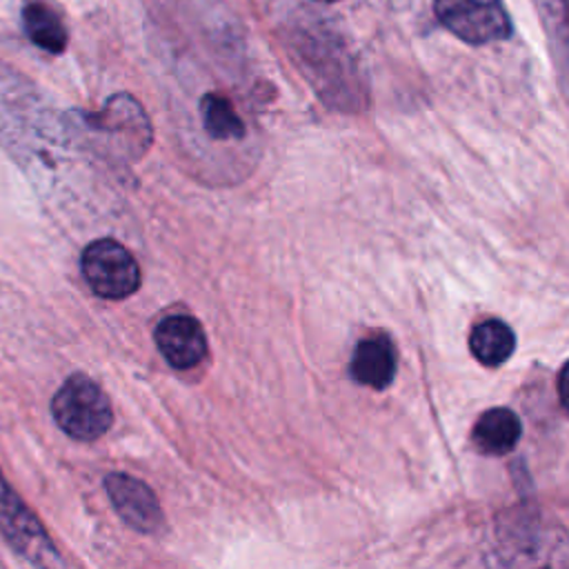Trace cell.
I'll list each match as a JSON object with an SVG mask.
<instances>
[{"instance_id":"1","label":"cell","mask_w":569,"mask_h":569,"mask_svg":"<svg viewBox=\"0 0 569 569\" xmlns=\"http://www.w3.org/2000/svg\"><path fill=\"white\" fill-rule=\"evenodd\" d=\"M56 425L73 440L93 442L113 425V409L102 387L84 373H71L51 398Z\"/></svg>"},{"instance_id":"2","label":"cell","mask_w":569,"mask_h":569,"mask_svg":"<svg viewBox=\"0 0 569 569\" xmlns=\"http://www.w3.org/2000/svg\"><path fill=\"white\" fill-rule=\"evenodd\" d=\"M44 104L36 87L0 60V140L16 156L31 149L44 124Z\"/></svg>"},{"instance_id":"3","label":"cell","mask_w":569,"mask_h":569,"mask_svg":"<svg viewBox=\"0 0 569 569\" xmlns=\"http://www.w3.org/2000/svg\"><path fill=\"white\" fill-rule=\"evenodd\" d=\"M0 533L7 545L33 567H64L53 540L38 520V516L27 507V502L16 493V489L4 480L0 469Z\"/></svg>"},{"instance_id":"4","label":"cell","mask_w":569,"mask_h":569,"mask_svg":"<svg viewBox=\"0 0 569 569\" xmlns=\"http://www.w3.org/2000/svg\"><path fill=\"white\" fill-rule=\"evenodd\" d=\"M438 22L467 44H489L509 40L511 16L502 0H433Z\"/></svg>"},{"instance_id":"5","label":"cell","mask_w":569,"mask_h":569,"mask_svg":"<svg viewBox=\"0 0 569 569\" xmlns=\"http://www.w3.org/2000/svg\"><path fill=\"white\" fill-rule=\"evenodd\" d=\"M80 269L91 291L104 300L129 298L140 287V267L136 258L113 238L89 242L80 256Z\"/></svg>"},{"instance_id":"6","label":"cell","mask_w":569,"mask_h":569,"mask_svg":"<svg viewBox=\"0 0 569 569\" xmlns=\"http://www.w3.org/2000/svg\"><path fill=\"white\" fill-rule=\"evenodd\" d=\"M104 491L118 511V516L138 533H160L164 531L162 507L151 491V487L129 473L113 471L104 476Z\"/></svg>"},{"instance_id":"7","label":"cell","mask_w":569,"mask_h":569,"mask_svg":"<svg viewBox=\"0 0 569 569\" xmlns=\"http://www.w3.org/2000/svg\"><path fill=\"white\" fill-rule=\"evenodd\" d=\"M153 338L173 369H191L207 356V336L193 316L178 313L160 320Z\"/></svg>"},{"instance_id":"8","label":"cell","mask_w":569,"mask_h":569,"mask_svg":"<svg viewBox=\"0 0 569 569\" xmlns=\"http://www.w3.org/2000/svg\"><path fill=\"white\" fill-rule=\"evenodd\" d=\"M80 116L89 129L124 136L133 140V144H138L140 151H144L147 144L151 142L149 118L140 107V102L129 93H116L104 102V107L98 113H80Z\"/></svg>"},{"instance_id":"9","label":"cell","mask_w":569,"mask_h":569,"mask_svg":"<svg viewBox=\"0 0 569 569\" xmlns=\"http://www.w3.org/2000/svg\"><path fill=\"white\" fill-rule=\"evenodd\" d=\"M396 367H398V356H396L393 340L387 333H376V336L362 338L356 345L349 371L358 385L382 391L393 382Z\"/></svg>"},{"instance_id":"10","label":"cell","mask_w":569,"mask_h":569,"mask_svg":"<svg viewBox=\"0 0 569 569\" xmlns=\"http://www.w3.org/2000/svg\"><path fill=\"white\" fill-rule=\"evenodd\" d=\"M522 436L520 418L509 407L487 409L473 425L471 442L485 456H505L516 449Z\"/></svg>"},{"instance_id":"11","label":"cell","mask_w":569,"mask_h":569,"mask_svg":"<svg viewBox=\"0 0 569 569\" xmlns=\"http://www.w3.org/2000/svg\"><path fill=\"white\" fill-rule=\"evenodd\" d=\"M22 29L27 38L47 53H62L69 36L60 16L42 0H27L22 4Z\"/></svg>"},{"instance_id":"12","label":"cell","mask_w":569,"mask_h":569,"mask_svg":"<svg viewBox=\"0 0 569 569\" xmlns=\"http://www.w3.org/2000/svg\"><path fill=\"white\" fill-rule=\"evenodd\" d=\"M469 349L480 365L498 367L511 358L516 349V333L507 322L489 318L471 329Z\"/></svg>"},{"instance_id":"13","label":"cell","mask_w":569,"mask_h":569,"mask_svg":"<svg viewBox=\"0 0 569 569\" xmlns=\"http://www.w3.org/2000/svg\"><path fill=\"white\" fill-rule=\"evenodd\" d=\"M204 131L213 140H236L244 136V124L233 104L220 93H204L200 100Z\"/></svg>"},{"instance_id":"14","label":"cell","mask_w":569,"mask_h":569,"mask_svg":"<svg viewBox=\"0 0 569 569\" xmlns=\"http://www.w3.org/2000/svg\"><path fill=\"white\" fill-rule=\"evenodd\" d=\"M540 20L545 22L549 38L553 47L565 53V42H567V0H533Z\"/></svg>"},{"instance_id":"15","label":"cell","mask_w":569,"mask_h":569,"mask_svg":"<svg viewBox=\"0 0 569 569\" xmlns=\"http://www.w3.org/2000/svg\"><path fill=\"white\" fill-rule=\"evenodd\" d=\"M316 2H338V0H316Z\"/></svg>"}]
</instances>
